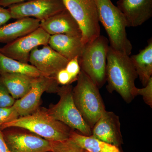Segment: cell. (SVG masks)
I'll list each match as a JSON object with an SVG mask.
<instances>
[{"instance_id": "d4e9b609", "label": "cell", "mask_w": 152, "mask_h": 152, "mask_svg": "<svg viewBox=\"0 0 152 152\" xmlns=\"http://www.w3.org/2000/svg\"><path fill=\"white\" fill-rule=\"evenodd\" d=\"M136 93L137 96H142L145 102L152 108V77L144 88H137Z\"/></svg>"}, {"instance_id": "44dd1931", "label": "cell", "mask_w": 152, "mask_h": 152, "mask_svg": "<svg viewBox=\"0 0 152 152\" xmlns=\"http://www.w3.org/2000/svg\"><path fill=\"white\" fill-rule=\"evenodd\" d=\"M70 138L88 152H122L118 147L73 131Z\"/></svg>"}, {"instance_id": "ba28073f", "label": "cell", "mask_w": 152, "mask_h": 152, "mask_svg": "<svg viewBox=\"0 0 152 152\" xmlns=\"http://www.w3.org/2000/svg\"><path fill=\"white\" fill-rule=\"evenodd\" d=\"M8 7L11 18H31L40 22L66 9L63 0H31Z\"/></svg>"}, {"instance_id": "5b68a950", "label": "cell", "mask_w": 152, "mask_h": 152, "mask_svg": "<svg viewBox=\"0 0 152 152\" xmlns=\"http://www.w3.org/2000/svg\"><path fill=\"white\" fill-rule=\"evenodd\" d=\"M109 40L100 35L85 45L79 58L81 70L101 88L106 82L107 57L109 49Z\"/></svg>"}, {"instance_id": "484cf974", "label": "cell", "mask_w": 152, "mask_h": 152, "mask_svg": "<svg viewBox=\"0 0 152 152\" xmlns=\"http://www.w3.org/2000/svg\"><path fill=\"white\" fill-rule=\"evenodd\" d=\"M65 69L70 75L74 82L77 81L78 76L81 72L78 57H76L69 61Z\"/></svg>"}, {"instance_id": "7c38bea8", "label": "cell", "mask_w": 152, "mask_h": 152, "mask_svg": "<svg viewBox=\"0 0 152 152\" xmlns=\"http://www.w3.org/2000/svg\"><path fill=\"white\" fill-rule=\"evenodd\" d=\"M11 152H51V142L35 134L21 132H2Z\"/></svg>"}, {"instance_id": "3957f363", "label": "cell", "mask_w": 152, "mask_h": 152, "mask_svg": "<svg viewBox=\"0 0 152 152\" xmlns=\"http://www.w3.org/2000/svg\"><path fill=\"white\" fill-rule=\"evenodd\" d=\"M99 22L109 37L110 46L115 50L129 56L132 46L128 39L126 22L118 8L111 0H95Z\"/></svg>"}, {"instance_id": "8fae6325", "label": "cell", "mask_w": 152, "mask_h": 152, "mask_svg": "<svg viewBox=\"0 0 152 152\" xmlns=\"http://www.w3.org/2000/svg\"><path fill=\"white\" fill-rule=\"evenodd\" d=\"M68 61L48 45L41 49L37 47L33 49L29 58L30 64L46 77H53L59 71L65 68Z\"/></svg>"}, {"instance_id": "e0dca14e", "label": "cell", "mask_w": 152, "mask_h": 152, "mask_svg": "<svg viewBox=\"0 0 152 152\" xmlns=\"http://www.w3.org/2000/svg\"><path fill=\"white\" fill-rule=\"evenodd\" d=\"M40 21L34 18L18 19L0 27V42L8 44L32 32L40 27Z\"/></svg>"}, {"instance_id": "5bb4252c", "label": "cell", "mask_w": 152, "mask_h": 152, "mask_svg": "<svg viewBox=\"0 0 152 152\" xmlns=\"http://www.w3.org/2000/svg\"><path fill=\"white\" fill-rule=\"evenodd\" d=\"M117 7L124 15L127 27L141 26L152 16V0H119Z\"/></svg>"}, {"instance_id": "4fadbf2b", "label": "cell", "mask_w": 152, "mask_h": 152, "mask_svg": "<svg viewBox=\"0 0 152 152\" xmlns=\"http://www.w3.org/2000/svg\"><path fill=\"white\" fill-rule=\"evenodd\" d=\"M92 137L118 147L123 143L118 116L105 111L91 129Z\"/></svg>"}, {"instance_id": "7402d4cb", "label": "cell", "mask_w": 152, "mask_h": 152, "mask_svg": "<svg viewBox=\"0 0 152 152\" xmlns=\"http://www.w3.org/2000/svg\"><path fill=\"white\" fill-rule=\"evenodd\" d=\"M51 142V152H88L70 138Z\"/></svg>"}, {"instance_id": "ffe728a7", "label": "cell", "mask_w": 152, "mask_h": 152, "mask_svg": "<svg viewBox=\"0 0 152 152\" xmlns=\"http://www.w3.org/2000/svg\"><path fill=\"white\" fill-rule=\"evenodd\" d=\"M5 73L23 74L33 77L45 76L30 64L21 62L0 52V75Z\"/></svg>"}, {"instance_id": "277c9868", "label": "cell", "mask_w": 152, "mask_h": 152, "mask_svg": "<svg viewBox=\"0 0 152 152\" xmlns=\"http://www.w3.org/2000/svg\"><path fill=\"white\" fill-rule=\"evenodd\" d=\"M77 84L73 88L74 102L85 122L91 129L105 111L99 88L81 70Z\"/></svg>"}, {"instance_id": "9a60e30c", "label": "cell", "mask_w": 152, "mask_h": 152, "mask_svg": "<svg viewBox=\"0 0 152 152\" xmlns=\"http://www.w3.org/2000/svg\"><path fill=\"white\" fill-rule=\"evenodd\" d=\"M40 27L50 36L63 34L82 37L78 23L66 9L41 21Z\"/></svg>"}, {"instance_id": "4316f807", "label": "cell", "mask_w": 152, "mask_h": 152, "mask_svg": "<svg viewBox=\"0 0 152 152\" xmlns=\"http://www.w3.org/2000/svg\"><path fill=\"white\" fill-rule=\"evenodd\" d=\"M55 78L58 84L62 85L63 86L70 85L74 82L72 77L66 70L65 68L57 73L55 76Z\"/></svg>"}, {"instance_id": "6da1fadb", "label": "cell", "mask_w": 152, "mask_h": 152, "mask_svg": "<svg viewBox=\"0 0 152 152\" xmlns=\"http://www.w3.org/2000/svg\"><path fill=\"white\" fill-rule=\"evenodd\" d=\"M106 77L109 92H116L127 103L137 96L135 81L138 75L129 56L110 46L107 54Z\"/></svg>"}, {"instance_id": "d6986e66", "label": "cell", "mask_w": 152, "mask_h": 152, "mask_svg": "<svg viewBox=\"0 0 152 152\" xmlns=\"http://www.w3.org/2000/svg\"><path fill=\"white\" fill-rule=\"evenodd\" d=\"M138 77L144 86L152 75V41L149 42L145 48L139 53L130 57Z\"/></svg>"}, {"instance_id": "603a6c76", "label": "cell", "mask_w": 152, "mask_h": 152, "mask_svg": "<svg viewBox=\"0 0 152 152\" xmlns=\"http://www.w3.org/2000/svg\"><path fill=\"white\" fill-rule=\"evenodd\" d=\"M15 101L0 79V107H12Z\"/></svg>"}, {"instance_id": "ac0fdd59", "label": "cell", "mask_w": 152, "mask_h": 152, "mask_svg": "<svg viewBox=\"0 0 152 152\" xmlns=\"http://www.w3.org/2000/svg\"><path fill=\"white\" fill-rule=\"evenodd\" d=\"M36 78L20 74L0 75V79L15 99H21L29 91Z\"/></svg>"}, {"instance_id": "30bf717a", "label": "cell", "mask_w": 152, "mask_h": 152, "mask_svg": "<svg viewBox=\"0 0 152 152\" xmlns=\"http://www.w3.org/2000/svg\"><path fill=\"white\" fill-rule=\"evenodd\" d=\"M58 85L53 77L42 76L36 78L29 91L23 97L16 100L13 105L19 116L27 115L35 111L44 93L49 90L57 92Z\"/></svg>"}, {"instance_id": "52a82bcc", "label": "cell", "mask_w": 152, "mask_h": 152, "mask_svg": "<svg viewBox=\"0 0 152 152\" xmlns=\"http://www.w3.org/2000/svg\"><path fill=\"white\" fill-rule=\"evenodd\" d=\"M66 9L77 22L85 45L100 35V26L95 0H63Z\"/></svg>"}, {"instance_id": "8992f818", "label": "cell", "mask_w": 152, "mask_h": 152, "mask_svg": "<svg viewBox=\"0 0 152 152\" xmlns=\"http://www.w3.org/2000/svg\"><path fill=\"white\" fill-rule=\"evenodd\" d=\"M72 86L70 85L59 88L57 93L60 99L56 104L47 110L54 119L65 124L72 129H76L82 134L92 135L91 129L82 117L74 102Z\"/></svg>"}, {"instance_id": "4dcf8cb0", "label": "cell", "mask_w": 152, "mask_h": 152, "mask_svg": "<svg viewBox=\"0 0 152 152\" xmlns=\"http://www.w3.org/2000/svg\"></svg>"}, {"instance_id": "9c48e42d", "label": "cell", "mask_w": 152, "mask_h": 152, "mask_svg": "<svg viewBox=\"0 0 152 152\" xmlns=\"http://www.w3.org/2000/svg\"><path fill=\"white\" fill-rule=\"evenodd\" d=\"M50 36L40 27L32 32L0 48L5 56L21 62L28 64L30 53L36 48L48 45Z\"/></svg>"}, {"instance_id": "f546056e", "label": "cell", "mask_w": 152, "mask_h": 152, "mask_svg": "<svg viewBox=\"0 0 152 152\" xmlns=\"http://www.w3.org/2000/svg\"><path fill=\"white\" fill-rule=\"evenodd\" d=\"M0 152H11L9 149L2 131L0 130Z\"/></svg>"}, {"instance_id": "cb8c5ba5", "label": "cell", "mask_w": 152, "mask_h": 152, "mask_svg": "<svg viewBox=\"0 0 152 152\" xmlns=\"http://www.w3.org/2000/svg\"><path fill=\"white\" fill-rule=\"evenodd\" d=\"M19 115L13 106L0 107V126L18 118Z\"/></svg>"}, {"instance_id": "2e32d148", "label": "cell", "mask_w": 152, "mask_h": 152, "mask_svg": "<svg viewBox=\"0 0 152 152\" xmlns=\"http://www.w3.org/2000/svg\"><path fill=\"white\" fill-rule=\"evenodd\" d=\"M48 45L68 61L80 58L85 45L82 37L63 34L50 36Z\"/></svg>"}, {"instance_id": "7a4b0ae2", "label": "cell", "mask_w": 152, "mask_h": 152, "mask_svg": "<svg viewBox=\"0 0 152 152\" xmlns=\"http://www.w3.org/2000/svg\"><path fill=\"white\" fill-rule=\"evenodd\" d=\"M12 128L24 129L50 142L61 141L69 138L73 129L54 119L47 110L38 109L32 113L19 117L0 126L4 130Z\"/></svg>"}, {"instance_id": "f1b7e54d", "label": "cell", "mask_w": 152, "mask_h": 152, "mask_svg": "<svg viewBox=\"0 0 152 152\" xmlns=\"http://www.w3.org/2000/svg\"><path fill=\"white\" fill-rule=\"evenodd\" d=\"M27 1H29L31 0H0V7H6L15 4L24 2Z\"/></svg>"}, {"instance_id": "83f0119b", "label": "cell", "mask_w": 152, "mask_h": 152, "mask_svg": "<svg viewBox=\"0 0 152 152\" xmlns=\"http://www.w3.org/2000/svg\"><path fill=\"white\" fill-rule=\"evenodd\" d=\"M10 19L12 18L8 9L0 7V26L4 24Z\"/></svg>"}]
</instances>
